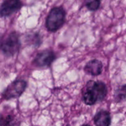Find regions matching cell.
Listing matches in <instances>:
<instances>
[{
    "label": "cell",
    "instance_id": "cell-5",
    "mask_svg": "<svg viewBox=\"0 0 126 126\" xmlns=\"http://www.w3.org/2000/svg\"><path fill=\"white\" fill-rule=\"evenodd\" d=\"M56 56L52 51L46 49L40 52L36 56L33 61L34 65L39 67H47L51 65Z\"/></svg>",
    "mask_w": 126,
    "mask_h": 126
},
{
    "label": "cell",
    "instance_id": "cell-4",
    "mask_svg": "<svg viewBox=\"0 0 126 126\" xmlns=\"http://www.w3.org/2000/svg\"><path fill=\"white\" fill-rule=\"evenodd\" d=\"M86 89L92 92L97 101H103L108 93L107 85L102 81L94 82L91 80L88 82Z\"/></svg>",
    "mask_w": 126,
    "mask_h": 126
},
{
    "label": "cell",
    "instance_id": "cell-14",
    "mask_svg": "<svg viewBox=\"0 0 126 126\" xmlns=\"http://www.w3.org/2000/svg\"><path fill=\"white\" fill-rule=\"evenodd\" d=\"M100 1H101V0H100Z\"/></svg>",
    "mask_w": 126,
    "mask_h": 126
},
{
    "label": "cell",
    "instance_id": "cell-3",
    "mask_svg": "<svg viewBox=\"0 0 126 126\" xmlns=\"http://www.w3.org/2000/svg\"><path fill=\"white\" fill-rule=\"evenodd\" d=\"M27 82L25 80H15L6 87L2 93V97L5 100L17 98L24 92L27 88Z\"/></svg>",
    "mask_w": 126,
    "mask_h": 126
},
{
    "label": "cell",
    "instance_id": "cell-7",
    "mask_svg": "<svg viewBox=\"0 0 126 126\" xmlns=\"http://www.w3.org/2000/svg\"><path fill=\"white\" fill-rule=\"evenodd\" d=\"M84 69L86 74L97 76L102 73L103 70V64L98 59H92L86 64Z\"/></svg>",
    "mask_w": 126,
    "mask_h": 126
},
{
    "label": "cell",
    "instance_id": "cell-13",
    "mask_svg": "<svg viewBox=\"0 0 126 126\" xmlns=\"http://www.w3.org/2000/svg\"><path fill=\"white\" fill-rule=\"evenodd\" d=\"M90 126V125H89V124H84V125H82V126Z\"/></svg>",
    "mask_w": 126,
    "mask_h": 126
},
{
    "label": "cell",
    "instance_id": "cell-12",
    "mask_svg": "<svg viewBox=\"0 0 126 126\" xmlns=\"http://www.w3.org/2000/svg\"><path fill=\"white\" fill-rule=\"evenodd\" d=\"M100 0H86V6L89 10L97 11L100 6Z\"/></svg>",
    "mask_w": 126,
    "mask_h": 126
},
{
    "label": "cell",
    "instance_id": "cell-11",
    "mask_svg": "<svg viewBox=\"0 0 126 126\" xmlns=\"http://www.w3.org/2000/svg\"><path fill=\"white\" fill-rule=\"evenodd\" d=\"M15 119L11 114L3 117L1 116V126H14Z\"/></svg>",
    "mask_w": 126,
    "mask_h": 126
},
{
    "label": "cell",
    "instance_id": "cell-9",
    "mask_svg": "<svg viewBox=\"0 0 126 126\" xmlns=\"http://www.w3.org/2000/svg\"><path fill=\"white\" fill-rule=\"evenodd\" d=\"M114 100L116 102L119 103L123 101L126 98V85L119 86L114 93Z\"/></svg>",
    "mask_w": 126,
    "mask_h": 126
},
{
    "label": "cell",
    "instance_id": "cell-10",
    "mask_svg": "<svg viewBox=\"0 0 126 126\" xmlns=\"http://www.w3.org/2000/svg\"><path fill=\"white\" fill-rule=\"evenodd\" d=\"M83 100L86 105H89V106H92L97 102V100L93 95V94L92 93V92L87 89H86V91L84 93Z\"/></svg>",
    "mask_w": 126,
    "mask_h": 126
},
{
    "label": "cell",
    "instance_id": "cell-6",
    "mask_svg": "<svg viewBox=\"0 0 126 126\" xmlns=\"http://www.w3.org/2000/svg\"><path fill=\"white\" fill-rule=\"evenodd\" d=\"M23 6L21 0H4L1 6V17H9L19 11Z\"/></svg>",
    "mask_w": 126,
    "mask_h": 126
},
{
    "label": "cell",
    "instance_id": "cell-1",
    "mask_svg": "<svg viewBox=\"0 0 126 126\" xmlns=\"http://www.w3.org/2000/svg\"><path fill=\"white\" fill-rule=\"evenodd\" d=\"M66 12L62 7H53L49 12L46 21V27L51 32H55L60 29L65 21Z\"/></svg>",
    "mask_w": 126,
    "mask_h": 126
},
{
    "label": "cell",
    "instance_id": "cell-2",
    "mask_svg": "<svg viewBox=\"0 0 126 126\" xmlns=\"http://www.w3.org/2000/svg\"><path fill=\"white\" fill-rule=\"evenodd\" d=\"M20 47L19 36L16 32L10 33L1 43V50L6 56H12L18 51Z\"/></svg>",
    "mask_w": 126,
    "mask_h": 126
},
{
    "label": "cell",
    "instance_id": "cell-8",
    "mask_svg": "<svg viewBox=\"0 0 126 126\" xmlns=\"http://www.w3.org/2000/svg\"><path fill=\"white\" fill-rule=\"evenodd\" d=\"M94 122L95 126H110L111 122L110 114L105 110H101L95 114Z\"/></svg>",
    "mask_w": 126,
    "mask_h": 126
}]
</instances>
